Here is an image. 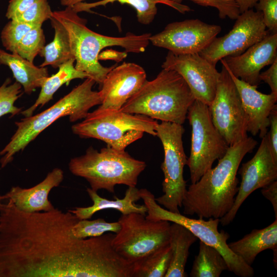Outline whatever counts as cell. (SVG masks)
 <instances>
[{
    "mask_svg": "<svg viewBox=\"0 0 277 277\" xmlns=\"http://www.w3.org/2000/svg\"><path fill=\"white\" fill-rule=\"evenodd\" d=\"M171 258L169 244L134 263L132 277H165Z\"/></svg>",
    "mask_w": 277,
    "mask_h": 277,
    "instance_id": "f1b7e54d",
    "label": "cell"
},
{
    "mask_svg": "<svg viewBox=\"0 0 277 277\" xmlns=\"http://www.w3.org/2000/svg\"><path fill=\"white\" fill-rule=\"evenodd\" d=\"M51 25L54 30L53 41L45 45L39 55L44 58L39 67L58 68L63 63L75 59L72 53L68 32L64 25L52 15Z\"/></svg>",
    "mask_w": 277,
    "mask_h": 277,
    "instance_id": "4316f807",
    "label": "cell"
},
{
    "mask_svg": "<svg viewBox=\"0 0 277 277\" xmlns=\"http://www.w3.org/2000/svg\"><path fill=\"white\" fill-rule=\"evenodd\" d=\"M95 83L91 78H85L82 83L49 108L15 122L17 127L15 132L0 152L1 168L10 163L16 153L23 150L57 120L69 116L70 122H75L85 118L92 107L100 105L101 99L99 91L92 90Z\"/></svg>",
    "mask_w": 277,
    "mask_h": 277,
    "instance_id": "277c9868",
    "label": "cell"
},
{
    "mask_svg": "<svg viewBox=\"0 0 277 277\" xmlns=\"http://www.w3.org/2000/svg\"><path fill=\"white\" fill-rule=\"evenodd\" d=\"M228 244L230 249L249 266L262 251L271 249L277 253V219L261 229H253L242 239Z\"/></svg>",
    "mask_w": 277,
    "mask_h": 277,
    "instance_id": "7402d4cb",
    "label": "cell"
},
{
    "mask_svg": "<svg viewBox=\"0 0 277 277\" xmlns=\"http://www.w3.org/2000/svg\"><path fill=\"white\" fill-rule=\"evenodd\" d=\"M1 65L0 64V66H1Z\"/></svg>",
    "mask_w": 277,
    "mask_h": 277,
    "instance_id": "7bdbcfd3",
    "label": "cell"
},
{
    "mask_svg": "<svg viewBox=\"0 0 277 277\" xmlns=\"http://www.w3.org/2000/svg\"><path fill=\"white\" fill-rule=\"evenodd\" d=\"M74 62L75 59L73 58L61 65L55 74L46 79L35 102L31 106L21 112L23 115L28 117L33 115L38 107H42L52 100L54 94L64 84L68 86L73 80L89 77L87 73L75 68Z\"/></svg>",
    "mask_w": 277,
    "mask_h": 277,
    "instance_id": "d4e9b609",
    "label": "cell"
},
{
    "mask_svg": "<svg viewBox=\"0 0 277 277\" xmlns=\"http://www.w3.org/2000/svg\"><path fill=\"white\" fill-rule=\"evenodd\" d=\"M270 130L268 132L273 156L277 161V107L273 108L269 116Z\"/></svg>",
    "mask_w": 277,
    "mask_h": 277,
    "instance_id": "74e56055",
    "label": "cell"
},
{
    "mask_svg": "<svg viewBox=\"0 0 277 277\" xmlns=\"http://www.w3.org/2000/svg\"><path fill=\"white\" fill-rule=\"evenodd\" d=\"M155 131L163 145L164 158L161 167L164 174L163 194L155 199L168 210L180 213L179 207H182L187 190L183 176L187 163L182 141L185 130L181 124L162 121L156 125Z\"/></svg>",
    "mask_w": 277,
    "mask_h": 277,
    "instance_id": "30bf717a",
    "label": "cell"
},
{
    "mask_svg": "<svg viewBox=\"0 0 277 277\" xmlns=\"http://www.w3.org/2000/svg\"><path fill=\"white\" fill-rule=\"evenodd\" d=\"M120 223L108 222L104 219L80 220L72 229L73 235L78 239L101 236L108 232L116 233L120 229Z\"/></svg>",
    "mask_w": 277,
    "mask_h": 277,
    "instance_id": "f546056e",
    "label": "cell"
},
{
    "mask_svg": "<svg viewBox=\"0 0 277 277\" xmlns=\"http://www.w3.org/2000/svg\"><path fill=\"white\" fill-rule=\"evenodd\" d=\"M276 59L277 33L269 32L240 55L227 56L220 61L235 77L251 85L258 86L261 82V70Z\"/></svg>",
    "mask_w": 277,
    "mask_h": 277,
    "instance_id": "ac0fdd59",
    "label": "cell"
},
{
    "mask_svg": "<svg viewBox=\"0 0 277 277\" xmlns=\"http://www.w3.org/2000/svg\"><path fill=\"white\" fill-rule=\"evenodd\" d=\"M146 167L145 162L125 150L108 146L99 151L89 147L84 154L72 158L68 164L71 173L85 179L93 190L105 189L111 193L117 185L135 187Z\"/></svg>",
    "mask_w": 277,
    "mask_h": 277,
    "instance_id": "8992f818",
    "label": "cell"
},
{
    "mask_svg": "<svg viewBox=\"0 0 277 277\" xmlns=\"http://www.w3.org/2000/svg\"><path fill=\"white\" fill-rule=\"evenodd\" d=\"M45 45L44 30L41 26L31 29L16 46L13 52L33 63Z\"/></svg>",
    "mask_w": 277,
    "mask_h": 277,
    "instance_id": "4dcf8cb0",
    "label": "cell"
},
{
    "mask_svg": "<svg viewBox=\"0 0 277 277\" xmlns=\"http://www.w3.org/2000/svg\"><path fill=\"white\" fill-rule=\"evenodd\" d=\"M238 172L241 181L232 207L220 219L223 226L233 221L239 208L250 194L277 179V161L273 156L268 132L262 138L253 157L242 164Z\"/></svg>",
    "mask_w": 277,
    "mask_h": 277,
    "instance_id": "9a60e30c",
    "label": "cell"
},
{
    "mask_svg": "<svg viewBox=\"0 0 277 277\" xmlns=\"http://www.w3.org/2000/svg\"><path fill=\"white\" fill-rule=\"evenodd\" d=\"M118 2L121 4H128L136 11L138 22L144 25H148L152 22L157 13L156 4H163L171 7L179 12L185 14L191 11V8L182 4H176L170 0H102L93 3L81 2L72 6L77 13L88 11L91 9L105 6L109 3Z\"/></svg>",
    "mask_w": 277,
    "mask_h": 277,
    "instance_id": "484cf974",
    "label": "cell"
},
{
    "mask_svg": "<svg viewBox=\"0 0 277 277\" xmlns=\"http://www.w3.org/2000/svg\"><path fill=\"white\" fill-rule=\"evenodd\" d=\"M0 64L7 66L11 70L16 82L19 83L25 93L31 94L41 88L49 76L48 68L37 67L19 55L0 49Z\"/></svg>",
    "mask_w": 277,
    "mask_h": 277,
    "instance_id": "603a6c76",
    "label": "cell"
},
{
    "mask_svg": "<svg viewBox=\"0 0 277 277\" xmlns=\"http://www.w3.org/2000/svg\"><path fill=\"white\" fill-rule=\"evenodd\" d=\"M37 0H10L6 13V17L13 19L30 8Z\"/></svg>",
    "mask_w": 277,
    "mask_h": 277,
    "instance_id": "8d00e7d4",
    "label": "cell"
},
{
    "mask_svg": "<svg viewBox=\"0 0 277 277\" xmlns=\"http://www.w3.org/2000/svg\"><path fill=\"white\" fill-rule=\"evenodd\" d=\"M53 11L48 0H37L15 20L35 26L43 24L52 17Z\"/></svg>",
    "mask_w": 277,
    "mask_h": 277,
    "instance_id": "836d02e7",
    "label": "cell"
},
{
    "mask_svg": "<svg viewBox=\"0 0 277 277\" xmlns=\"http://www.w3.org/2000/svg\"><path fill=\"white\" fill-rule=\"evenodd\" d=\"M262 194L271 203L275 219H277V181H274L262 188Z\"/></svg>",
    "mask_w": 277,
    "mask_h": 277,
    "instance_id": "ab89813d",
    "label": "cell"
},
{
    "mask_svg": "<svg viewBox=\"0 0 277 277\" xmlns=\"http://www.w3.org/2000/svg\"><path fill=\"white\" fill-rule=\"evenodd\" d=\"M72 7L53 12L52 16L66 28L69 36L71 49L75 58V68L87 73L100 86L115 65L104 67L99 62L102 50L111 46H120L126 52L141 53L150 42L151 33L136 35L128 33L123 37L106 36L94 32L86 26L87 20L81 17Z\"/></svg>",
    "mask_w": 277,
    "mask_h": 277,
    "instance_id": "3957f363",
    "label": "cell"
},
{
    "mask_svg": "<svg viewBox=\"0 0 277 277\" xmlns=\"http://www.w3.org/2000/svg\"><path fill=\"white\" fill-rule=\"evenodd\" d=\"M227 71L236 86L246 115L248 132L254 136L259 133L260 137L263 138L268 132L270 113L277 107V95L261 93L257 90L258 86L251 85Z\"/></svg>",
    "mask_w": 277,
    "mask_h": 277,
    "instance_id": "d6986e66",
    "label": "cell"
},
{
    "mask_svg": "<svg viewBox=\"0 0 277 277\" xmlns=\"http://www.w3.org/2000/svg\"><path fill=\"white\" fill-rule=\"evenodd\" d=\"M238 6L240 13L252 9L259 0H235Z\"/></svg>",
    "mask_w": 277,
    "mask_h": 277,
    "instance_id": "60d3db41",
    "label": "cell"
},
{
    "mask_svg": "<svg viewBox=\"0 0 277 277\" xmlns=\"http://www.w3.org/2000/svg\"><path fill=\"white\" fill-rule=\"evenodd\" d=\"M80 220L67 210L26 212L0 201V277H120L124 259L110 232L75 238Z\"/></svg>",
    "mask_w": 277,
    "mask_h": 277,
    "instance_id": "6da1fadb",
    "label": "cell"
},
{
    "mask_svg": "<svg viewBox=\"0 0 277 277\" xmlns=\"http://www.w3.org/2000/svg\"><path fill=\"white\" fill-rule=\"evenodd\" d=\"M36 26L15 19H10L2 30L1 38L5 49L13 53L25 35Z\"/></svg>",
    "mask_w": 277,
    "mask_h": 277,
    "instance_id": "d6a6232c",
    "label": "cell"
},
{
    "mask_svg": "<svg viewBox=\"0 0 277 277\" xmlns=\"http://www.w3.org/2000/svg\"><path fill=\"white\" fill-rule=\"evenodd\" d=\"M64 178L62 169L54 168L42 181L32 187H11L4 194H0V201L10 200L18 209L26 212L51 210L55 207L49 200V194L54 188L60 185Z\"/></svg>",
    "mask_w": 277,
    "mask_h": 277,
    "instance_id": "ffe728a7",
    "label": "cell"
},
{
    "mask_svg": "<svg viewBox=\"0 0 277 277\" xmlns=\"http://www.w3.org/2000/svg\"><path fill=\"white\" fill-rule=\"evenodd\" d=\"M257 145L256 140L248 136L229 146L225 155L218 160L217 165L187 189L182 202L183 213L202 219H220L227 213L239 190L236 175L240 164Z\"/></svg>",
    "mask_w": 277,
    "mask_h": 277,
    "instance_id": "7a4b0ae2",
    "label": "cell"
},
{
    "mask_svg": "<svg viewBox=\"0 0 277 277\" xmlns=\"http://www.w3.org/2000/svg\"><path fill=\"white\" fill-rule=\"evenodd\" d=\"M176 3L182 4L183 0H170ZM194 3L204 7H211L216 8L221 19L227 17L234 20L240 14L239 9L235 0H190Z\"/></svg>",
    "mask_w": 277,
    "mask_h": 277,
    "instance_id": "e575fe53",
    "label": "cell"
},
{
    "mask_svg": "<svg viewBox=\"0 0 277 277\" xmlns=\"http://www.w3.org/2000/svg\"><path fill=\"white\" fill-rule=\"evenodd\" d=\"M121 228L115 233L112 245L115 250L131 264L169 244L170 223L153 221L138 213L122 214Z\"/></svg>",
    "mask_w": 277,
    "mask_h": 277,
    "instance_id": "9c48e42d",
    "label": "cell"
},
{
    "mask_svg": "<svg viewBox=\"0 0 277 277\" xmlns=\"http://www.w3.org/2000/svg\"><path fill=\"white\" fill-rule=\"evenodd\" d=\"M196 236L184 226L175 223L170 225L169 245L171 258L165 277H186L185 266L191 246Z\"/></svg>",
    "mask_w": 277,
    "mask_h": 277,
    "instance_id": "cb8c5ba5",
    "label": "cell"
},
{
    "mask_svg": "<svg viewBox=\"0 0 277 277\" xmlns=\"http://www.w3.org/2000/svg\"><path fill=\"white\" fill-rule=\"evenodd\" d=\"M157 123L145 115L98 108L89 112L83 121L73 125L71 130L82 138L100 140L108 146L124 151L128 145L141 138L144 133L156 136Z\"/></svg>",
    "mask_w": 277,
    "mask_h": 277,
    "instance_id": "52a82bcc",
    "label": "cell"
},
{
    "mask_svg": "<svg viewBox=\"0 0 277 277\" xmlns=\"http://www.w3.org/2000/svg\"><path fill=\"white\" fill-rule=\"evenodd\" d=\"M22 88L16 81L12 83L10 78H6L0 86V118L8 114L13 116L21 113L22 108L15 106L14 104L21 95Z\"/></svg>",
    "mask_w": 277,
    "mask_h": 277,
    "instance_id": "1f68e13d",
    "label": "cell"
},
{
    "mask_svg": "<svg viewBox=\"0 0 277 277\" xmlns=\"http://www.w3.org/2000/svg\"><path fill=\"white\" fill-rule=\"evenodd\" d=\"M145 70L133 63L124 62L106 75L99 93L101 109L120 110L147 81Z\"/></svg>",
    "mask_w": 277,
    "mask_h": 277,
    "instance_id": "e0dca14e",
    "label": "cell"
},
{
    "mask_svg": "<svg viewBox=\"0 0 277 277\" xmlns=\"http://www.w3.org/2000/svg\"><path fill=\"white\" fill-rule=\"evenodd\" d=\"M225 270H228V266L220 253L200 241L199 253L195 256L190 276L219 277Z\"/></svg>",
    "mask_w": 277,
    "mask_h": 277,
    "instance_id": "83f0119b",
    "label": "cell"
},
{
    "mask_svg": "<svg viewBox=\"0 0 277 277\" xmlns=\"http://www.w3.org/2000/svg\"><path fill=\"white\" fill-rule=\"evenodd\" d=\"M186 118L191 127L190 154L187 165L193 184L225 155L229 146L214 127L206 104L195 100L188 108Z\"/></svg>",
    "mask_w": 277,
    "mask_h": 277,
    "instance_id": "8fae6325",
    "label": "cell"
},
{
    "mask_svg": "<svg viewBox=\"0 0 277 277\" xmlns=\"http://www.w3.org/2000/svg\"><path fill=\"white\" fill-rule=\"evenodd\" d=\"M162 67L177 72L189 86L195 100L209 106L216 91L220 72L199 53L175 54L168 51Z\"/></svg>",
    "mask_w": 277,
    "mask_h": 277,
    "instance_id": "2e32d148",
    "label": "cell"
},
{
    "mask_svg": "<svg viewBox=\"0 0 277 277\" xmlns=\"http://www.w3.org/2000/svg\"><path fill=\"white\" fill-rule=\"evenodd\" d=\"M85 0H61V4L66 7H72L74 5L83 2Z\"/></svg>",
    "mask_w": 277,
    "mask_h": 277,
    "instance_id": "b9f144b4",
    "label": "cell"
},
{
    "mask_svg": "<svg viewBox=\"0 0 277 277\" xmlns=\"http://www.w3.org/2000/svg\"><path fill=\"white\" fill-rule=\"evenodd\" d=\"M219 25L199 19H188L168 24L161 32L152 35L153 45L165 48L175 54L199 53L221 31Z\"/></svg>",
    "mask_w": 277,
    "mask_h": 277,
    "instance_id": "5bb4252c",
    "label": "cell"
},
{
    "mask_svg": "<svg viewBox=\"0 0 277 277\" xmlns=\"http://www.w3.org/2000/svg\"><path fill=\"white\" fill-rule=\"evenodd\" d=\"M254 7L256 11L262 12L267 30L277 33V0H259Z\"/></svg>",
    "mask_w": 277,
    "mask_h": 277,
    "instance_id": "d590c367",
    "label": "cell"
},
{
    "mask_svg": "<svg viewBox=\"0 0 277 277\" xmlns=\"http://www.w3.org/2000/svg\"><path fill=\"white\" fill-rule=\"evenodd\" d=\"M194 100L189 86L177 72L163 69L154 79L147 81L120 110L183 125Z\"/></svg>",
    "mask_w": 277,
    "mask_h": 277,
    "instance_id": "5b68a950",
    "label": "cell"
},
{
    "mask_svg": "<svg viewBox=\"0 0 277 277\" xmlns=\"http://www.w3.org/2000/svg\"><path fill=\"white\" fill-rule=\"evenodd\" d=\"M142 199L147 209L146 218L153 221L165 220L180 224L189 229L200 241L217 250L225 259L228 271L240 277H251L254 271L251 266L246 264L229 248L228 233L218 230L220 219H192L180 213H175L163 208L155 201L154 195L145 188L139 189Z\"/></svg>",
    "mask_w": 277,
    "mask_h": 277,
    "instance_id": "ba28073f",
    "label": "cell"
},
{
    "mask_svg": "<svg viewBox=\"0 0 277 277\" xmlns=\"http://www.w3.org/2000/svg\"><path fill=\"white\" fill-rule=\"evenodd\" d=\"M232 29L216 37L199 54L214 66L222 59L240 55L269 32L261 11L249 9L240 14Z\"/></svg>",
    "mask_w": 277,
    "mask_h": 277,
    "instance_id": "4fadbf2b",
    "label": "cell"
},
{
    "mask_svg": "<svg viewBox=\"0 0 277 277\" xmlns=\"http://www.w3.org/2000/svg\"><path fill=\"white\" fill-rule=\"evenodd\" d=\"M87 192L93 202L89 207H76L68 210L74 214L79 220L90 219L97 211L105 209H115L122 214L135 212L146 215L147 209L145 205H137L135 202L141 199L139 189L135 187H128L124 198L120 199L114 196V200H109L100 196L97 192L90 188H87Z\"/></svg>",
    "mask_w": 277,
    "mask_h": 277,
    "instance_id": "44dd1931",
    "label": "cell"
},
{
    "mask_svg": "<svg viewBox=\"0 0 277 277\" xmlns=\"http://www.w3.org/2000/svg\"><path fill=\"white\" fill-rule=\"evenodd\" d=\"M208 107L214 127L229 146L248 137L247 118L239 92L223 65L214 99Z\"/></svg>",
    "mask_w": 277,
    "mask_h": 277,
    "instance_id": "7c38bea8",
    "label": "cell"
},
{
    "mask_svg": "<svg viewBox=\"0 0 277 277\" xmlns=\"http://www.w3.org/2000/svg\"><path fill=\"white\" fill-rule=\"evenodd\" d=\"M259 79L269 85L271 93L277 95V59L267 70L260 73Z\"/></svg>",
    "mask_w": 277,
    "mask_h": 277,
    "instance_id": "f35d334b",
    "label": "cell"
}]
</instances>
